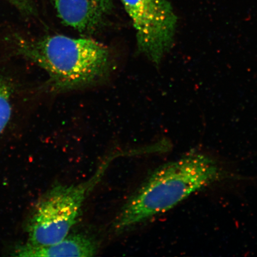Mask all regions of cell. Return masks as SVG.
<instances>
[{
    "label": "cell",
    "mask_w": 257,
    "mask_h": 257,
    "mask_svg": "<svg viewBox=\"0 0 257 257\" xmlns=\"http://www.w3.org/2000/svg\"><path fill=\"white\" fill-rule=\"evenodd\" d=\"M12 89L10 83L0 74V135L7 127L12 117Z\"/></svg>",
    "instance_id": "7"
},
{
    "label": "cell",
    "mask_w": 257,
    "mask_h": 257,
    "mask_svg": "<svg viewBox=\"0 0 257 257\" xmlns=\"http://www.w3.org/2000/svg\"><path fill=\"white\" fill-rule=\"evenodd\" d=\"M11 40L16 53L47 73L52 92L95 85L107 78L113 67L109 48L90 38L53 35L30 39L15 34Z\"/></svg>",
    "instance_id": "2"
},
{
    "label": "cell",
    "mask_w": 257,
    "mask_h": 257,
    "mask_svg": "<svg viewBox=\"0 0 257 257\" xmlns=\"http://www.w3.org/2000/svg\"><path fill=\"white\" fill-rule=\"evenodd\" d=\"M121 153L109 154L87 181L78 184L56 185L44 195L29 221L28 243L48 245L65 238L81 215L86 199L103 178L112 161Z\"/></svg>",
    "instance_id": "3"
},
{
    "label": "cell",
    "mask_w": 257,
    "mask_h": 257,
    "mask_svg": "<svg viewBox=\"0 0 257 257\" xmlns=\"http://www.w3.org/2000/svg\"><path fill=\"white\" fill-rule=\"evenodd\" d=\"M53 3L63 24L85 34L104 28L114 10L112 0H53Z\"/></svg>",
    "instance_id": "5"
},
{
    "label": "cell",
    "mask_w": 257,
    "mask_h": 257,
    "mask_svg": "<svg viewBox=\"0 0 257 257\" xmlns=\"http://www.w3.org/2000/svg\"><path fill=\"white\" fill-rule=\"evenodd\" d=\"M216 160L191 152L159 167L128 199L112 224L115 233L125 232L166 213L193 193L224 178Z\"/></svg>",
    "instance_id": "1"
},
{
    "label": "cell",
    "mask_w": 257,
    "mask_h": 257,
    "mask_svg": "<svg viewBox=\"0 0 257 257\" xmlns=\"http://www.w3.org/2000/svg\"><path fill=\"white\" fill-rule=\"evenodd\" d=\"M99 244L94 237L84 233L69 234L59 242L48 245L28 243L16 250L15 255L25 257L80 256L96 255Z\"/></svg>",
    "instance_id": "6"
},
{
    "label": "cell",
    "mask_w": 257,
    "mask_h": 257,
    "mask_svg": "<svg viewBox=\"0 0 257 257\" xmlns=\"http://www.w3.org/2000/svg\"><path fill=\"white\" fill-rule=\"evenodd\" d=\"M136 32L137 48L159 65L172 47L178 19L168 0H121Z\"/></svg>",
    "instance_id": "4"
},
{
    "label": "cell",
    "mask_w": 257,
    "mask_h": 257,
    "mask_svg": "<svg viewBox=\"0 0 257 257\" xmlns=\"http://www.w3.org/2000/svg\"><path fill=\"white\" fill-rule=\"evenodd\" d=\"M0 1L7 2L10 4L14 6L19 11L23 13L24 15H34L35 14V9L31 0H0Z\"/></svg>",
    "instance_id": "8"
}]
</instances>
